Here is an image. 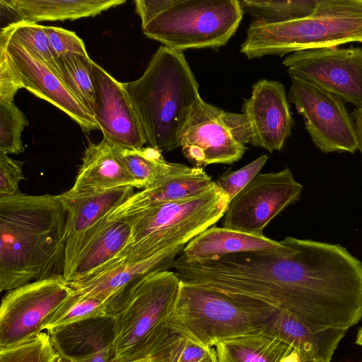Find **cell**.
Returning a JSON list of instances; mask_svg holds the SVG:
<instances>
[{
  "mask_svg": "<svg viewBox=\"0 0 362 362\" xmlns=\"http://www.w3.org/2000/svg\"><path fill=\"white\" fill-rule=\"evenodd\" d=\"M66 215L58 197H0V291L62 274Z\"/></svg>",
  "mask_w": 362,
  "mask_h": 362,
  "instance_id": "6da1fadb",
  "label": "cell"
},
{
  "mask_svg": "<svg viewBox=\"0 0 362 362\" xmlns=\"http://www.w3.org/2000/svg\"><path fill=\"white\" fill-rule=\"evenodd\" d=\"M148 146L167 153L180 147L199 83L182 52L160 46L138 79L123 83Z\"/></svg>",
  "mask_w": 362,
  "mask_h": 362,
  "instance_id": "7a4b0ae2",
  "label": "cell"
},
{
  "mask_svg": "<svg viewBox=\"0 0 362 362\" xmlns=\"http://www.w3.org/2000/svg\"><path fill=\"white\" fill-rule=\"evenodd\" d=\"M362 43V0H320L309 16L286 23L252 22L240 52L248 59Z\"/></svg>",
  "mask_w": 362,
  "mask_h": 362,
  "instance_id": "3957f363",
  "label": "cell"
},
{
  "mask_svg": "<svg viewBox=\"0 0 362 362\" xmlns=\"http://www.w3.org/2000/svg\"><path fill=\"white\" fill-rule=\"evenodd\" d=\"M228 203L227 196L214 183L200 194L155 205L125 217L132 227L131 238L111 262L142 259L185 247L224 216Z\"/></svg>",
  "mask_w": 362,
  "mask_h": 362,
  "instance_id": "277c9868",
  "label": "cell"
},
{
  "mask_svg": "<svg viewBox=\"0 0 362 362\" xmlns=\"http://www.w3.org/2000/svg\"><path fill=\"white\" fill-rule=\"evenodd\" d=\"M181 280L168 270L151 274L132 284L113 313L115 356L126 361L149 358L168 333V322L177 302Z\"/></svg>",
  "mask_w": 362,
  "mask_h": 362,
  "instance_id": "5b68a950",
  "label": "cell"
},
{
  "mask_svg": "<svg viewBox=\"0 0 362 362\" xmlns=\"http://www.w3.org/2000/svg\"><path fill=\"white\" fill-rule=\"evenodd\" d=\"M274 309L181 281L168 327L212 347L221 341L262 332L265 320Z\"/></svg>",
  "mask_w": 362,
  "mask_h": 362,
  "instance_id": "8992f818",
  "label": "cell"
},
{
  "mask_svg": "<svg viewBox=\"0 0 362 362\" xmlns=\"http://www.w3.org/2000/svg\"><path fill=\"white\" fill-rule=\"evenodd\" d=\"M243 13L239 0H173L142 30L148 38L176 51L215 49L235 33Z\"/></svg>",
  "mask_w": 362,
  "mask_h": 362,
  "instance_id": "52a82bcc",
  "label": "cell"
},
{
  "mask_svg": "<svg viewBox=\"0 0 362 362\" xmlns=\"http://www.w3.org/2000/svg\"><path fill=\"white\" fill-rule=\"evenodd\" d=\"M250 141V128L245 114L226 112L201 98L192 110L180 147L190 162L202 168L238 161Z\"/></svg>",
  "mask_w": 362,
  "mask_h": 362,
  "instance_id": "ba28073f",
  "label": "cell"
},
{
  "mask_svg": "<svg viewBox=\"0 0 362 362\" xmlns=\"http://www.w3.org/2000/svg\"><path fill=\"white\" fill-rule=\"evenodd\" d=\"M74 292L62 274L8 291L0 308V349L22 344L43 332Z\"/></svg>",
  "mask_w": 362,
  "mask_h": 362,
  "instance_id": "9c48e42d",
  "label": "cell"
},
{
  "mask_svg": "<svg viewBox=\"0 0 362 362\" xmlns=\"http://www.w3.org/2000/svg\"><path fill=\"white\" fill-rule=\"evenodd\" d=\"M288 95L303 116L313 142L322 152L354 153L358 150L355 124L343 100L296 78H291Z\"/></svg>",
  "mask_w": 362,
  "mask_h": 362,
  "instance_id": "30bf717a",
  "label": "cell"
},
{
  "mask_svg": "<svg viewBox=\"0 0 362 362\" xmlns=\"http://www.w3.org/2000/svg\"><path fill=\"white\" fill-rule=\"evenodd\" d=\"M283 64L291 78L317 86L362 108V47H327L293 52Z\"/></svg>",
  "mask_w": 362,
  "mask_h": 362,
  "instance_id": "8fae6325",
  "label": "cell"
},
{
  "mask_svg": "<svg viewBox=\"0 0 362 362\" xmlns=\"http://www.w3.org/2000/svg\"><path fill=\"white\" fill-rule=\"evenodd\" d=\"M303 185L288 168L258 174L228 203L223 227L263 235L267 224L300 197Z\"/></svg>",
  "mask_w": 362,
  "mask_h": 362,
  "instance_id": "7c38bea8",
  "label": "cell"
},
{
  "mask_svg": "<svg viewBox=\"0 0 362 362\" xmlns=\"http://www.w3.org/2000/svg\"><path fill=\"white\" fill-rule=\"evenodd\" d=\"M94 84L93 116L103 138L111 144L139 149L146 144L141 123L123 86L95 62H91Z\"/></svg>",
  "mask_w": 362,
  "mask_h": 362,
  "instance_id": "4fadbf2b",
  "label": "cell"
},
{
  "mask_svg": "<svg viewBox=\"0 0 362 362\" xmlns=\"http://www.w3.org/2000/svg\"><path fill=\"white\" fill-rule=\"evenodd\" d=\"M107 216L66 240L62 276L67 282L95 274L117 257L129 243L132 234L129 221Z\"/></svg>",
  "mask_w": 362,
  "mask_h": 362,
  "instance_id": "5bb4252c",
  "label": "cell"
},
{
  "mask_svg": "<svg viewBox=\"0 0 362 362\" xmlns=\"http://www.w3.org/2000/svg\"><path fill=\"white\" fill-rule=\"evenodd\" d=\"M0 46L8 54L24 88L63 111L83 131L99 129L93 115L76 99L60 77L30 49L4 33H0Z\"/></svg>",
  "mask_w": 362,
  "mask_h": 362,
  "instance_id": "9a60e30c",
  "label": "cell"
},
{
  "mask_svg": "<svg viewBox=\"0 0 362 362\" xmlns=\"http://www.w3.org/2000/svg\"><path fill=\"white\" fill-rule=\"evenodd\" d=\"M243 111L250 128V144L271 153L284 147L293 119L282 83L258 81L252 86L250 98L245 100Z\"/></svg>",
  "mask_w": 362,
  "mask_h": 362,
  "instance_id": "2e32d148",
  "label": "cell"
},
{
  "mask_svg": "<svg viewBox=\"0 0 362 362\" xmlns=\"http://www.w3.org/2000/svg\"><path fill=\"white\" fill-rule=\"evenodd\" d=\"M184 247H174L142 259L111 262L86 279L68 283L77 293L105 304L113 315L122 296L132 284L173 267L175 257Z\"/></svg>",
  "mask_w": 362,
  "mask_h": 362,
  "instance_id": "e0dca14e",
  "label": "cell"
},
{
  "mask_svg": "<svg viewBox=\"0 0 362 362\" xmlns=\"http://www.w3.org/2000/svg\"><path fill=\"white\" fill-rule=\"evenodd\" d=\"M215 182L201 167L177 163L175 168L152 185L134 193L107 217L125 218L144 209L200 194Z\"/></svg>",
  "mask_w": 362,
  "mask_h": 362,
  "instance_id": "ac0fdd59",
  "label": "cell"
},
{
  "mask_svg": "<svg viewBox=\"0 0 362 362\" xmlns=\"http://www.w3.org/2000/svg\"><path fill=\"white\" fill-rule=\"evenodd\" d=\"M288 248L284 239L277 241L264 235L211 226L192 239L181 256L188 262H202L243 252L281 254Z\"/></svg>",
  "mask_w": 362,
  "mask_h": 362,
  "instance_id": "d6986e66",
  "label": "cell"
},
{
  "mask_svg": "<svg viewBox=\"0 0 362 362\" xmlns=\"http://www.w3.org/2000/svg\"><path fill=\"white\" fill-rule=\"evenodd\" d=\"M347 329L313 331L293 315L274 309L265 320L262 332L276 337L296 350L303 362L330 361Z\"/></svg>",
  "mask_w": 362,
  "mask_h": 362,
  "instance_id": "ffe728a7",
  "label": "cell"
},
{
  "mask_svg": "<svg viewBox=\"0 0 362 362\" xmlns=\"http://www.w3.org/2000/svg\"><path fill=\"white\" fill-rule=\"evenodd\" d=\"M125 3V0H0V6L1 13L8 16V28L21 22L93 17Z\"/></svg>",
  "mask_w": 362,
  "mask_h": 362,
  "instance_id": "44dd1931",
  "label": "cell"
},
{
  "mask_svg": "<svg viewBox=\"0 0 362 362\" xmlns=\"http://www.w3.org/2000/svg\"><path fill=\"white\" fill-rule=\"evenodd\" d=\"M48 334L62 356L73 362H87L103 354L114 353L115 317L83 320Z\"/></svg>",
  "mask_w": 362,
  "mask_h": 362,
  "instance_id": "7402d4cb",
  "label": "cell"
},
{
  "mask_svg": "<svg viewBox=\"0 0 362 362\" xmlns=\"http://www.w3.org/2000/svg\"><path fill=\"white\" fill-rule=\"evenodd\" d=\"M139 185L116 156L114 145L105 139L90 144L84 151L81 165L74 184L67 190L71 194H82Z\"/></svg>",
  "mask_w": 362,
  "mask_h": 362,
  "instance_id": "603a6c76",
  "label": "cell"
},
{
  "mask_svg": "<svg viewBox=\"0 0 362 362\" xmlns=\"http://www.w3.org/2000/svg\"><path fill=\"white\" fill-rule=\"evenodd\" d=\"M131 186L82 194L58 195L66 215V240L109 216L134 194Z\"/></svg>",
  "mask_w": 362,
  "mask_h": 362,
  "instance_id": "cb8c5ba5",
  "label": "cell"
},
{
  "mask_svg": "<svg viewBox=\"0 0 362 362\" xmlns=\"http://www.w3.org/2000/svg\"><path fill=\"white\" fill-rule=\"evenodd\" d=\"M214 346L217 362H282L294 349L264 332L221 341Z\"/></svg>",
  "mask_w": 362,
  "mask_h": 362,
  "instance_id": "d4e9b609",
  "label": "cell"
},
{
  "mask_svg": "<svg viewBox=\"0 0 362 362\" xmlns=\"http://www.w3.org/2000/svg\"><path fill=\"white\" fill-rule=\"evenodd\" d=\"M114 151L129 174L139 185L148 187L170 173L177 163L165 160L159 151L151 147L127 149L114 146Z\"/></svg>",
  "mask_w": 362,
  "mask_h": 362,
  "instance_id": "484cf974",
  "label": "cell"
},
{
  "mask_svg": "<svg viewBox=\"0 0 362 362\" xmlns=\"http://www.w3.org/2000/svg\"><path fill=\"white\" fill-rule=\"evenodd\" d=\"M243 12L261 24L286 23L311 15L320 0H240Z\"/></svg>",
  "mask_w": 362,
  "mask_h": 362,
  "instance_id": "4316f807",
  "label": "cell"
},
{
  "mask_svg": "<svg viewBox=\"0 0 362 362\" xmlns=\"http://www.w3.org/2000/svg\"><path fill=\"white\" fill-rule=\"evenodd\" d=\"M91 62L88 55L78 54H64L58 58L61 79L76 99L92 115L94 84Z\"/></svg>",
  "mask_w": 362,
  "mask_h": 362,
  "instance_id": "83f0119b",
  "label": "cell"
},
{
  "mask_svg": "<svg viewBox=\"0 0 362 362\" xmlns=\"http://www.w3.org/2000/svg\"><path fill=\"white\" fill-rule=\"evenodd\" d=\"M112 315L105 304L74 292L63 303L45 329L50 333L83 320Z\"/></svg>",
  "mask_w": 362,
  "mask_h": 362,
  "instance_id": "f1b7e54d",
  "label": "cell"
},
{
  "mask_svg": "<svg viewBox=\"0 0 362 362\" xmlns=\"http://www.w3.org/2000/svg\"><path fill=\"white\" fill-rule=\"evenodd\" d=\"M169 329L149 356L153 362H199L212 351Z\"/></svg>",
  "mask_w": 362,
  "mask_h": 362,
  "instance_id": "f546056e",
  "label": "cell"
},
{
  "mask_svg": "<svg viewBox=\"0 0 362 362\" xmlns=\"http://www.w3.org/2000/svg\"><path fill=\"white\" fill-rule=\"evenodd\" d=\"M0 33L8 35L10 37L30 49L60 77L59 64L52 53L43 25L34 23L21 22L1 29Z\"/></svg>",
  "mask_w": 362,
  "mask_h": 362,
  "instance_id": "4dcf8cb0",
  "label": "cell"
},
{
  "mask_svg": "<svg viewBox=\"0 0 362 362\" xmlns=\"http://www.w3.org/2000/svg\"><path fill=\"white\" fill-rule=\"evenodd\" d=\"M50 335L42 332L22 344L0 349V362H59Z\"/></svg>",
  "mask_w": 362,
  "mask_h": 362,
  "instance_id": "1f68e13d",
  "label": "cell"
},
{
  "mask_svg": "<svg viewBox=\"0 0 362 362\" xmlns=\"http://www.w3.org/2000/svg\"><path fill=\"white\" fill-rule=\"evenodd\" d=\"M28 120L13 102H0V152L18 154L24 151L21 135Z\"/></svg>",
  "mask_w": 362,
  "mask_h": 362,
  "instance_id": "d6a6232c",
  "label": "cell"
},
{
  "mask_svg": "<svg viewBox=\"0 0 362 362\" xmlns=\"http://www.w3.org/2000/svg\"><path fill=\"white\" fill-rule=\"evenodd\" d=\"M267 160V155H262L237 170H228L214 182L230 202L259 174Z\"/></svg>",
  "mask_w": 362,
  "mask_h": 362,
  "instance_id": "836d02e7",
  "label": "cell"
},
{
  "mask_svg": "<svg viewBox=\"0 0 362 362\" xmlns=\"http://www.w3.org/2000/svg\"><path fill=\"white\" fill-rule=\"evenodd\" d=\"M51 49L58 62L64 54H78L88 55L83 41L74 32L54 26H45Z\"/></svg>",
  "mask_w": 362,
  "mask_h": 362,
  "instance_id": "e575fe53",
  "label": "cell"
},
{
  "mask_svg": "<svg viewBox=\"0 0 362 362\" xmlns=\"http://www.w3.org/2000/svg\"><path fill=\"white\" fill-rule=\"evenodd\" d=\"M23 165V162L0 152V197H12L21 193L19 183L25 179Z\"/></svg>",
  "mask_w": 362,
  "mask_h": 362,
  "instance_id": "d590c367",
  "label": "cell"
},
{
  "mask_svg": "<svg viewBox=\"0 0 362 362\" xmlns=\"http://www.w3.org/2000/svg\"><path fill=\"white\" fill-rule=\"evenodd\" d=\"M23 88L21 76L8 54L0 46V102H13L14 96Z\"/></svg>",
  "mask_w": 362,
  "mask_h": 362,
  "instance_id": "8d00e7d4",
  "label": "cell"
},
{
  "mask_svg": "<svg viewBox=\"0 0 362 362\" xmlns=\"http://www.w3.org/2000/svg\"><path fill=\"white\" fill-rule=\"evenodd\" d=\"M173 0H136V11L141 21V28L167 8Z\"/></svg>",
  "mask_w": 362,
  "mask_h": 362,
  "instance_id": "74e56055",
  "label": "cell"
},
{
  "mask_svg": "<svg viewBox=\"0 0 362 362\" xmlns=\"http://www.w3.org/2000/svg\"><path fill=\"white\" fill-rule=\"evenodd\" d=\"M353 116L356 131L358 150L362 155V108H356L353 112Z\"/></svg>",
  "mask_w": 362,
  "mask_h": 362,
  "instance_id": "f35d334b",
  "label": "cell"
},
{
  "mask_svg": "<svg viewBox=\"0 0 362 362\" xmlns=\"http://www.w3.org/2000/svg\"><path fill=\"white\" fill-rule=\"evenodd\" d=\"M199 362H217L215 349H213L211 352Z\"/></svg>",
  "mask_w": 362,
  "mask_h": 362,
  "instance_id": "ab89813d",
  "label": "cell"
},
{
  "mask_svg": "<svg viewBox=\"0 0 362 362\" xmlns=\"http://www.w3.org/2000/svg\"><path fill=\"white\" fill-rule=\"evenodd\" d=\"M111 362H153V361L151 358H141V359H137L134 361H126L121 358H118L116 357H114Z\"/></svg>",
  "mask_w": 362,
  "mask_h": 362,
  "instance_id": "60d3db41",
  "label": "cell"
},
{
  "mask_svg": "<svg viewBox=\"0 0 362 362\" xmlns=\"http://www.w3.org/2000/svg\"><path fill=\"white\" fill-rule=\"evenodd\" d=\"M355 342L357 345L362 346V327L358 331Z\"/></svg>",
  "mask_w": 362,
  "mask_h": 362,
  "instance_id": "b9f144b4",
  "label": "cell"
},
{
  "mask_svg": "<svg viewBox=\"0 0 362 362\" xmlns=\"http://www.w3.org/2000/svg\"><path fill=\"white\" fill-rule=\"evenodd\" d=\"M59 362H72V361L70 359L66 358H65L64 356H62L60 355V358H59Z\"/></svg>",
  "mask_w": 362,
  "mask_h": 362,
  "instance_id": "7bdbcfd3",
  "label": "cell"
},
{
  "mask_svg": "<svg viewBox=\"0 0 362 362\" xmlns=\"http://www.w3.org/2000/svg\"><path fill=\"white\" fill-rule=\"evenodd\" d=\"M304 362H330V361H323V360H311V361H306Z\"/></svg>",
  "mask_w": 362,
  "mask_h": 362,
  "instance_id": "ee69618b",
  "label": "cell"
},
{
  "mask_svg": "<svg viewBox=\"0 0 362 362\" xmlns=\"http://www.w3.org/2000/svg\"><path fill=\"white\" fill-rule=\"evenodd\" d=\"M361 362H362V360H361Z\"/></svg>",
  "mask_w": 362,
  "mask_h": 362,
  "instance_id": "f6af8a7d",
  "label": "cell"
},
{
  "mask_svg": "<svg viewBox=\"0 0 362 362\" xmlns=\"http://www.w3.org/2000/svg\"><path fill=\"white\" fill-rule=\"evenodd\" d=\"M73 362V361H72Z\"/></svg>",
  "mask_w": 362,
  "mask_h": 362,
  "instance_id": "bcb514c9",
  "label": "cell"
}]
</instances>
